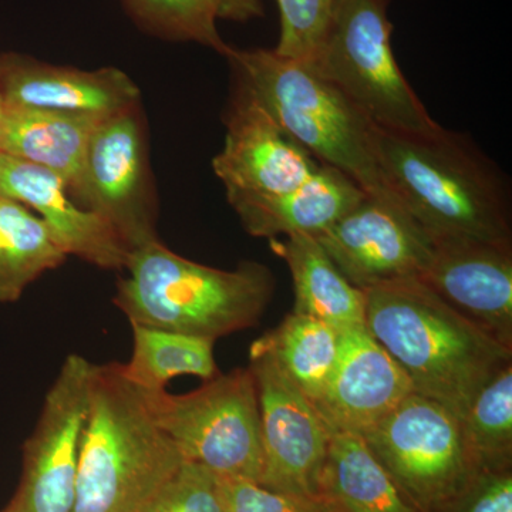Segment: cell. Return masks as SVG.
<instances>
[{
    "label": "cell",
    "mask_w": 512,
    "mask_h": 512,
    "mask_svg": "<svg viewBox=\"0 0 512 512\" xmlns=\"http://www.w3.org/2000/svg\"><path fill=\"white\" fill-rule=\"evenodd\" d=\"M373 150L387 190L434 244L511 245L507 185L467 137L441 126L426 133L373 126Z\"/></svg>",
    "instance_id": "1"
},
{
    "label": "cell",
    "mask_w": 512,
    "mask_h": 512,
    "mask_svg": "<svg viewBox=\"0 0 512 512\" xmlns=\"http://www.w3.org/2000/svg\"><path fill=\"white\" fill-rule=\"evenodd\" d=\"M365 328L414 387L463 417L476 394L511 365L512 349L464 318L421 279L366 289Z\"/></svg>",
    "instance_id": "2"
},
{
    "label": "cell",
    "mask_w": 512,
    "mask_h": 512,
    "mask_svg": "<svg viewBox=\"0 0 512 512\" xmlns=\"http://www.w3.org/2000/svg\"><path fill=\"white\" fill-rule=\"evenodd\" d=\"M124 269L113 301L128 322L214 342L255 326L275 289L274 275L259 262L212 268L175 254L160 238L133 249Z\"/></svg>",
    "instance_id": "3"
},
{
    "label": "cell",
    "mask_w": 512,
    "mask_h": 512,
    "mask_svg": "<svg viewBox=\"0 0 512 512\" xmlns=\"http://www.w3.org/2000/svg\"><path fill=\"white\" fill-rule=\"evenodd\" d=\"M184 463L121 363L94 365L73 512H134Z\"/></svg>",
    "instance_id": "4"
},
{
    "label": "cell",
    "mask_w": 512,
    "mask_h": 512,
    "mask_svg": "<svg viewBox=\"0 0 512 512\" xmlns=\"http://www.w3.org/2000/svg\"><path fill=\"white\" fill-rule=\"evenodd\" d=\"M225 57L235 83L319 163L349 175L367 194H389L373 150L372 123L311 63L274 49L231 47Z\"/></svg>",
    "instance_id": "5"
},
{
    "label": "cell",
    "mask_w": 512,
    "mask_h": 512,
    "mask_svg": "<svg viewBox=\"0 0 512 512\" xmlns=\"http://www.w3.org/2000/svg\"><path fill=\"white\" fill-rule=\"evenodd\" d=\"M389 0H338L316 72L383 130L426 133L440 126L407 83L394 57Z\"/></svg>",
    "instance_id": "6"
},
{
    "label": "cell",
    "mask_w": 512,
    "mask_h": 512,
    "mask_svg": "<svg viewBox=\"0 0 512 512\" xmlns=\"http://www.w3.org/2000/svg\"><path fill=\"white\" fill-rule=\"evenodd\" d=\"M140 392L185 461L220 478L259 484L264 471L261 412L249 366L205 380L190 393Z\"/></svg>",
    "instance_id": "7"
},
{
    "label": "cell",
    "mask_w": 512,
    "mask_h": 512,
    "mask_svg": "<svg viewBox=\"0 0 512 512\" xmlns=\"http://www.w3.org/2000/svg\"><path fill=\"white\" fill-rule=\"evenodd\" d=\"M362 436L417 511L448 503L476 474L460 417L423 394H409Z\"/></svg>",
    "instance_id": "8"
},
{
    "label": "cell",
    "mask_w": 512,
    "mask_h": 512,
    "mask_svg": "<svg viewBox=\"0 0 512 512\" xmlns=\"http://www.w3.org/2000/svg\"><path fill=\"white\" fill-rule=\"evenodd\" d=\"M73 200L103 218L128 251L157 239V201L140 104L97 124Z\"/></svg>",
    "instance_id": "9"
},
{
    "label": "cell",
    "mask_w": 512,
    "mask_h": 512,
    "mask_svg": "<svg viewBox=\"0 0 512 512\" xmlns=\"http://www.w3.org/2000/svg\"><path fill=\"white\" fill-rule=\"evenodd\" d=\"M94 363L70 353L23 446L22 477L6 512H73Z\"/></svg>",
    "instance_id": "10"
},
{
    "label": "cell",
    "mask_w": 512,
    "mask_h": 512,
    "mask_svg": "<svg viewBox=\"0 0 512 512\" xmlns=\"http://www.w3.org/2000/svg\"><path fill=\"white\" fill-rule=\"evenodd\" d=\"M315 238L342 275L362 291L421 279L436 249L392 192L366 194Z\"/></svg>",
    "instance_id": "11"
},
{
    "label": "cell",
    "mask_w": 512,
    "mask_h": 512,
    "mask_svg": "<svg viewBox=\"0 0 512 512\" xmlns=\"http://www.w3.org/2000/svg\"><path fill=\"white\" fill-rule=\"evenodd\" d=\"M249 369L258 387L264 471L259 485L279 493L322 497L330 430L312 400L274 359L251 349Z\"/></svg>",
    "instance_id": "12"
},
{
    "label": "cell",
    "mask_w": 512,
    "mask_h": 512,
    "mask_svg": "<svg viewBox=\"0 0 512 512\" xmlns=\"http://www.w3.org/2000/svg\"><path fill=\"white\" fill-rule=\"evenodd\" d=\"M225 126L212 168L231 207L295 190L322 165L241 84L235 83Z\"/></svg>",
    "instance_id": "13"
},
{
    "label": "cell",
    "mask_w": 512,
    "mask_h": 512,
    "mask_svg": "<svg viewBox=\"0 0 512 512\" xmlns=\"http://www.w3.org/2000/svg\"><path fill=\"white\" fill-rule=\"evenodd\" d=\"M413 392L402 367L362 326L340 333L338 360L313 404L330 433L363 434Z\"/></svg>",
    "instance_id": "14"
},
{
    "label": "cell",
    "mask_w": 512,
    "mask_h": 512,
    "mask_svg": "<svg viewBox=\"0 0 512 512\" xmlns=\"http://www.w3.org/2000/svg\"><path fill=\"white\" fill-rule=\"evenodd\" d=\"M421 281L454 311L512 349L511 245L436 244Z\"/></svg>",
    "instance_id": "15"
},
{
    "label": "cell",
    "mask_w": 512,
    "mask_h": 512,
    "mask_svg": "<svg viewBox=\"0 0 512 512\" xmlns=\"http://www.w3.org/2000/svg\"><path fill=\"white\" fill-rule=\"evenodd\" d=\"M0 195L36 211L67 256L110 271L126 268V244L103 218L73 200L59 175L0 153Z\"/></svg>",
    "instance_id": "16"
},
{
    "label": "cell",
    "mask_w": 512,
    "mask_h": 512,
    "mask_svg": "<svg viewBox=\"0 0 512 512\" xmlns=\"http://www.w3.org/2000/svg\"><path fill=\"white\" fill-rule=\"evenodd\" d=\"M0 90L8 107L106 117L140 104L137 84L117 67L82 70L19 53L0 55Z\"/></svg>",
    "instance_id": "17"
},
{
    "label": "cell",
    "mask_w": 512,
    "mask_h": 512,
    "mask_svg": "<svg viewBox=\"0 0 512 512\" xmlns=\"http://www.w3.org/2000/svg\"><path fill=\"white\" fill-rule=\"evenodd\" d=\"M367 192L338 168L322 164L295 190L235 205L242 227L256 238L316 237L355 208Z\"/></svg>",
    "instance_id": "18"
},
{
    "label": "cell",
    "mask_w": 512,
    "mask_h": 512,
    "mask_svg": "<svg viewBox=\"0 0 512 512\" xmlns=\"http://www.w3.org/2000/svg\"><path fill=\"white\" fill-rule=\"evenodd\" d=\"M101 119L89 114L6 106L0 153L59 175L73 197L82 178L90 138Z\"/></svg>",
    "instance_id": "19"
},
{
    "label": "cell",
    "mask_w": 512,
    "mask_h": 512,
    "mask_svg": "<svg viewBox=\"0 0 512 512\" xmlns=\"http://www.w3.org/2000/svg\"><path fill=\"white\" fill-rule=\"evenodd\" d=\"M272 249L285 259L295 289L293 312L322 320L339 330L365 326V291L350 284L315 237L291 235L272 239Z\"/></svg>",
    "instance_id": "20"
},
{
    "label": "cell",
    "mask_w": 512,
    "mask_h": 512,
    "mask_svg": "<svg viewBox=\"0 0 512 512\" xmlns=\"http://www.w3.org/2000/svg\"><path fill=\"white\" fill-rule=\"evenodd\" d=\"M320 494L333 512H419L362 434L330 433Z\"/></svg>",
    "instance_id": "21"
},
{
    "label": "cell",
    "mask_w": 512,
    "mask_h": 512,
    "mask_svg": "<svg viewBox=\"0 0 512 512\" xmlns=\"http://www.w3.org/2000/svg\"><path fill=\"white\" fill-rule=\"evenodd\" d=\"M340 333L342 330L322 320L292 312L275 329L256 339L251 349L271 356L279 369L316 402L338 360Z\"/></svg>",
    "instance_id": "22"
},
{
    "label": "cell",
    "mask_w": 512,
    "mask_h": 512,
    "mask_svg": "<svg viewBox=\"0 0 512 512\" xmlns=\"http://www.w3.org/2000/svg\"><path fill=\"white\" fill-rule=\"evenodd\" d=\"M66 259L43 220L0 195V303L18 301L30 284Z\"/></svg>",
    "instance_id": "23"
},
{
    "label": "cell",
    "mask_w": 512,
    "mask_h": 512,
    "mask_svg": "<svg viewBox=\"0 0 512 512\" xmlns=\"http://www.w3.org/2000/svg\"><path fill=\"white\" fill-rule=\"evenodd\" d=\"M130 325L133 355L126 365L121 363V372L138 390L160 392L175 377L197 376L205 382L218 375L214 340Z\"/></svg>",
    "instance_id": "24"
},
{
    "label": "cell",
    "mask_w": 512,
    "mask_h": 512,
    "mask_svg": "<svg viewBox=\"0 0 512 512\" xmlns=\"http://www.w3.org/2000/svg\"><path fill=\"white\" fill-rule=\"evenodd\" d=\"M460 423L474 473L507 470L512 453V363L476 394Z\"/></svg>",
    "instance_id": "25"
},
{
    "label": "cell",
    "mask_w": 512,
    "mask_h": 512,
    "mask_svg": "<svg viewBox=\"0 0 512 512\" xmlns=\"http://www.w3.org/2000/svg\"><path fill=\"white\" fill-rule=\"evenodd\" d=\"M128 15L151 35L194 42L227 56L231 46L217 28L218 0H121Z\"/></svg>",
    "instance_id": "26"
},
{
    "label": "cell",
    "mask_w": 512,
    "mask_h": 512,
    "mask_svg": "<svg viewBox=\"0 0 512 512\" xmlns=\"http://www.w3.org/2000/svg\"><path fill=\"white\" fill-rule=\"evenodd\" d=\"M281 35L275 52L288 59L315 62L325 45L338 0H276Z\"/></svg>",
    "instance_id": "27"
},
{
    "label": "cell",
    "mask_w": 512,
    "mask_h": 512,
    "mask_svg": "<svg viewBox=\"0 0 512 512\" xmlns=\"http://www.w3.org/2000/svg\"><path fill=\"white\" fill-rule=\"evenodd\" d=\"M134 512H224L220 480L200 464L185 461Z\"/></svg>",
    "instance_id": "28"
},
{
    "label": "cell",
    "mask_w": 512,
    "mask_h": 512,
    "mask_svg": "<svg viewBox=\"0 0 512 512\" xmlns=\"http://www.w3.org/2000/svg\"><path fill=\"white\" fill-rule=\"evenodd\" d=\"M218 480L224 512H333L323 497L279 493L241 478Z\"/></svg>",
    "instance_id": "29"
},
{
    "label": "cell",
    "mask_w": 512,
    "mask_h": 512,
    "mask_svg": "<svg viewBox=\"0 0 512 512\" xmlns=\"http://www.w3.org/2000/svg\"><path fill=\"white\" fill-rule=\"evenodd\" d=\"M463 491L458 512H512V477L507 470L478 471Z\"/></svg>",
    "instance_id": "30"
},
{
    "label": "cell",
    "mask_w": 512,
    "mask_h": 512,
    "mask_svg": "<svg viewBox=\"0 0 512 512\" xmlns=\"http://www.w3.org/2000/svg\"><path fill=\"white\" fill-rule=\"evenodd\" d=\"M220 19L248 22L264 15L261 0H218Z\"/></svg>",
    "instance_id": "31"
},
{
    "label": "cell",
    "mask_w": 512,
    "mask_h": 512,
    "mask_svg": "<svg viewBox=\"0 0 512 512\" xmlns=\"http://www.w3.org/2000/svg\"><path fill=\"white\" fill-rule=\"evenodd\" d=\"M6 104L3 100L2 90H0V136H2L3 121H5Z\"/></svg>",
    "instance_id": "32"
},
{
    "label": "cell",
    "mask_w": 512,
    "mask_h": 512,
    "mask_svg": "<svg viewBox=\"0 0 512 512\" xmlns=\"http://www.w3.org/2000/svg\"><path fill=\"white\" fill-rule=\"evenodd\" d=\"M0 512H6V511H5V510H2V511H0Z\"/></svg>",
    "instance_id": "33"
}]
</instances>
